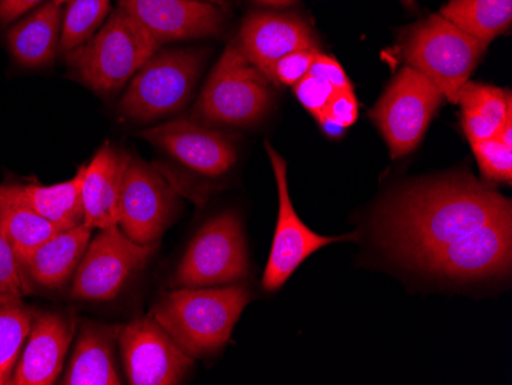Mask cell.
<instances>
[{
  "label": "cell",
  "mask_w": 512,
  "mask_h": 385,
  "mask_svg": "<svg viewBox=\"0 0 512 385\" xmlns=\"http://www.w3.org/2000/svg\"><path fill=\"white\" fill-rule=\"evenodd\" d=\"M321 116L330 117L333 122L345 129L355 125L359 117V105L353 89L352 91H335Z\"/></svg>",
  "instance_id": "d6a6232c"
},
{
  "label": "cell",
  "mask_w": 512,
  "mask_h": 385,
  "mask_svg": "<svg viewBox=\"0 0 512 385\" xmlns=\"http://www.w3.org/2000/svg\"><path fill=\"white\" fill-rule=\"evenodd\" d=\"M76 321L59 312L34 313L25 347L14 367L13 385H51L59 379Z\"/></svg>",
  "instance_id": "e0dca14e"
},
{
  "label": "cell",
  "mask_w": 512,
  "mask_h": 385,
  "mask_svg": "<svg viewBox=\"0 0 512 385\" xmlns=\"http://www.w3.org/2000/svg\"><path fill=\"white\" fill-rule=\"evenodd\" d=\"M59 231H62L59 226L36 212L17 206H0V234L13 247L14 254L22 264L40 244Z\"/></svg>",
  "instance_id": "d4e9b609"
},
{
  "label": "cell",
  "mask_w": 512,
  "mask_h": 385,
  "mask_svg": "<svg viewBox=\"0 0 512 385\" xmlns=\"http://www.w3.org/2000/svg\"><path fill=\"white\" fill-rule=\"evenodd\" d=\"M444 100L436 85L411 66L394 76L370 111L391 157H405L419 146Z\"/></svg>",
  "instance_id": "52a82bcc"
},
{
  "label": "cell",
  "mask_w": 512,
  "mask_h": 385,
  "mask_svg": "<svg viewBox=\"0 0 512 385\" xmlns=\"http://www.w3.org/2000/svg\"><path fill=\"white\" fill-rule=\"evenodd\" d=\"M203 65L200 50L157 51L126 85L120 112L137 122L177 114L191 100Z\"/></svg>",
  "instance_id": "8992f818"
},
{
  "label": "cell",
  "mask_w": 512,
  "mask_h": 385,
  "mask_svg": "<svg viewBox=\"0 0 512 385\" xmlns=\"http://www.w3.org/2000/svg\"><path fill=\"white\" fill-rule=\"evenodd\" d=\"M252 300L244 286L177 287L155 304L151 318L191 358L214 355L230 341Z\"/></svg>",
  "instance_id": "7a4b0ae2"
},
{
  "label": "cell",
  "mask_w": 512,
  "mask_h": 385,
  "mask_svg": "<svg viewBox=\"0 0 512 385\" xmlns=\"http://www.w3.org/2000/svg\"><path fill=\"white\" fill-rule=\"evenodd\" d=\"M157 247L158 243H135L119 226L100 229L89 241L74 274L73 297L92 303L115 300L148 264Z\"/></svg>",
  "instance_id": "9c48e42d"
},
{
  "label": "cell",
  "mask_w": 512,
  "mask_h": 385,
  "mask_svg": "<svg viewBox=\"0 0 512 385\" xmlns=\"http://www.w3.org/2000/svg\"><path fill=\"white\" fill-rule=\"evenodd\" d=\"M43 0H0V25L7 27L36 8Z\"/></svg>",
  "instance_id": "836d02e7"
},
{
  "label": "cell",
  "mask_w": 512,
  "mask_h": 385,
  "mask_svg": "<svg viewBox=\"0 0 512 385\" xmlns=\"http://www.w3.org/2000/svg\"><path fill=\"white\" fill-rule=\"evenodd\" d=\"M143 139L195 174L217 178L237 163V148L223 132L194 119L171 120L143 132Z\"/></svg>",
  "instance_id": "5bb4252c"
},
{
  "label": "cell",
  "mask_w": 512,
  "mask_h": 385,
  "mask_svg": "<svg viewBox=\"0 0 512 385\" xmlns=\"http://www.w3.org/2000/svg\"><path fill=\"white\" fill-rule=\"evenodd\" d=\"M470 143L482 174L488 180L509 185L512 180V146L505 145L499 139Z\"/></svg>",
  "instance_id": "f1b7e54d"
},
{
  "label": "cell",
  "mask_w": 512,
  "mask_h": 385,
  "mask_svg": "<svg viewBox=\"0 0 512 385\" xmlns=\"http://www.w3.org/2000/svg\"><path fill=\"white\" fill-rule=\"evenodd\" d=\"M272 83L241 50L229 43L206 85L201 89L192 119L207 126L246 128L260 122L272 105Z\"/></svg>",
  "instance_id": "5b68a950"
},
{
  "label": "cell",
  "mask_w": 512,
  "mask_h": 385,
  "mask_svg": "<svg viewBox=\"0 0 512 385\" xmlns=\"http://www.w3.org/2000/svg\"><path fill=\"white\" fill-rule=\"evenodd\" d=\"M126 379L131 385L180 384L194 366L151 316L122 326L119 336Z\"/></svg>",
  "instance_id": "4fadbf2b"
},
{
  "label": "cell",
  "mask_w": 512,
  "mask_h": 385,
  "mask_svg": "<svg viewBox=\"0 0 512 385\" xmlns=\"http://www.w3.org/2000/svg\"><path fill=\"white\" fill-rule=\"evenodd\" d=\"M247 59L270 80L279 60L301 50L319 51L306 20L293 14L253 13L243 22L237 39Z\"/></svg>",
  "instance_id": "2e32d148"
},
{
  "label": "cell",
  "mask_w": 512,
  "mask_h": 385,
  "mask_svg": "<svg viewBox=\"0 0 512 385\" xmlns=\"http://www.w3.org/2000/svg\"><path fill=\"white\" fill-rule=\"evenodd\" d=\"M111 0H68L62 17L60 51L82 47L108 19Z\"/></svg>",
  "instance_id": "484cf974"
},
{
  "label": "cell",
  "mask_w": 512,
  "mask_h": 385,
  "mask_svg": "<svg viewBox=\"0 0 512 385\" xmlns=\"http://www.w3.org/2000/svg\"><path fill=\"white\" fill-rule=\"evenodd\" d=\"M292 88L296 99L315 119L324 114L325 108H327L333 93H335L332 86L327 85L312 74L302 77Z\"/></svg>",
  "instance_id": "f546056e"
},
{
  "label": "cell",
  "mask_w": 512,
  "mask_h": 385,
  "mask_svg": "<svg viewBox=\"0 0 512 385\" xmlns=\"http://www.w3.org/2000/svg\"><path fill=\"white\" fill-rule=\"evenodd\" d=\"M463 131L470 142L496 139L503 123L512 116L511 91L468 80L460 89Z\"/></svg>",
  "instance_id": "603a6c76"
},
{
  "label": "cell",
  "mask_w": 512,
  "mask_h": 385,
  "mask_svg": "<svg viewBox=\"0 0 512 385\" xmlns=\"http://www.w3.org/2000/svg\"><path fill=\"white\" fill-rule=\"evenodd\" d=\"M177 195L154 165L131 158L120 198L119 228L135 243H158L171 226Z\"/></svg>",
  "instance_id": "7c38bea8"
},
{
  "label": "cell",
  "mask_w": 512,
  "mask_h": 385,
  "mask_svg": "<svg viewBox=\"0 0 512 385\" xmlns=\"http://www.w3.org/2000/svg\"><path fill=\"white\" fill-rule=\"evenodd\" d=\"M56 2H59V4L65 5L68 0H56Z\"/></svg>",
  "instance_id": "f35d334b"
},
{
  "label": "cell",
  "mask_w": 512,
  "mask_h": 385,
  "mask_svg": "<svg viewBox=\"0 0 512 385\" xmlns=\"http://www.w3.org/2000/svg\"><path fill=\"white\" fill-rule=\"evenodd\" d=\"M30 292L25 267L0 234V306L20 303Z\"/></svg>",
  "instance_id": "83f0119b"
},
{
  "label": "cell",
  "mask_w": 512,
  "mask_h": 385,
  "mask_svg": "<svg viewBox=\"0 0 512 385\" xmlns=\"http://www.w3.org/2000/svg\"><path fill=\"white\" fill-rule=\"evenodd\" d=\"M63 5L48 0L8 30L7 45L14 62L25 68L50 65L60 51Z\"/></svg>",
  "instance_id": "44dd1931"
},
{
  "label": "cell",
  "mask_w": 512,
  "mask_h": 385,
  "mask_svg": "<svg viewBox=\"0 0 512 385\" xmlns=\"http://www.w3.org/2000/svg\"><path fill=\"white\" fill-rule=\"evenodd\" d=\"M488 43L433 14L411 25L401 37V54L407 66L424 74L445 100L457 103L460 89L470 80Z\"/></svg>",
  "instance_id": "277c9868"
},
{
  "label": "cell",
  "mask_w": 512,
  "mask_h": 385,
  "mask_svg": "<svg viewBox=\"0 0 512 385\" xmlns=\"http://www.w3.org/2000/svg\"><path fill=\"white\" fill-rule=\"evenodd\" d=\"M91 235L92 229L83 223L57 232L23 264L28 277L46 289L62 287L76 274Z\"/></svg>",
  "instance_id": "7402d4cb"
},
{
  "label": "cell",
  "mask_w": 512,
  "mask_h": 385,
  "mask_svg": "<svg viewBox=\"0 0 512 385\" xmlns=\"http://www.w3.org/2000/svg\"><path fill=\"white\" fill-rule=\"evenodd\" d=\"M256 2L270 5V7H287V5H292L295 0H256Z\"/></svg>",
  "instance_id": "d590c367"
},
{
  "label": "cell",
  "mask_w": 512,
  "mask_h": 385,
  "mask_svg": "<svg viewBox=\"0 0 512 385\" xmlns=\"http://www.w3.org/2000/svg\"><path fill=\"white\" fill-rule=\"evenodd\" d=\"M33 320L34 312L22 301L0 306V385L11 384Z\"/></svg>",
  "instance_id": "4316f807"
},
{
  "label": "cell",
  "mask_w": 512,
  "mask_h": 385,
  "mask_svg": "<svg viewBox=\"0 0 512 385\" xmlns=\"http://www.w3.org/2000/svg\"><path fill=\"white\" fill-rule=\"evenodd\" d=\"M204 2H209V4H214L221 8H224L227 5V0H204Z\"/></svg>",
  "instance_id": "8d00e7d4"
},
{
  "label": "cell",
  "mask_w": 512,
  "mask_h": 385,
  "mask_svg": "<svg viewBox=\"0 0 512 385\" xmlns=\"http://www.w3.org/2000/svg\"><path fill=\"white\" fill-rule=\"evenodd\" d=\"M440 16L490 45L511 30L512 0H448Z\"/></svg>",
  "instance_id": "cb8c5ba5"
},
{
  "label": "cell",
  "mask_w": 512,
  "mask_h": 385,
  "mask_svg": "<svg viewBox=\"0 0 512 385\" xmlns=\"http://www.w3.org/2000/svg\"><path fill=\"white\" fill-rule=\"evenodd\" d=\"M318 123L319 126H321L322 131L325 132V134L329 135V137H332V139H338V137H341L342 134L345 132V128H342L341 125H338V123L333 122L330 117L327 116H321L318 117Z\"/></svg>",
  "instance_id": "e575fe53"
},
{
  "label": "cell",
  "mask_w": 512,
  "mask_h": 385,
  "mask_svg": "<svg viewBox=\"0 0 512 385\" xmlns=\"http://www.w3.org/2000/svg\"><path fill=\"white\" fill-rule=\"evenodd\" d=\"M80 185H82V168L77 171L76 177L56 185H39V183L0 185V206L28 209L50 220L60 229L73 228L83 223Z\"/></svg>",
  "instance_id": "d6986e66"
},
{
  "label": "cell",
  "mask_w": 512,
  "mask_h": 385,
  "mask_svg": "<svg viewBox=\"0 0 512 385\" xmlns=\"http://www.w3.org/2000/svg\"><path fill=\"white\" fill-rule=\"evenodd\" d=\"M266 151L272 163L278 188V220H276L275 235L272 249L263 275V287L267 292L281 289L289 278L295 274L310 255L321 251L322 247L341 241L356 240V234L341 235V237H325L316 234L298 217L287 186V162L266 142Z\"/></svg>",
  "instance_id": "8fae6325"
},
{
  "label": "cell",
  "mask_w": 512,
  "mask_h": 385,
  "mask_svg": "<svg viewBox=\"0 0 512 385\" xmlns=\"http://www.w3.org/2000/svg\"><path fill=\"white\" fill-rule=\"evenodd\" d=\"M160 43L138 20L117 8L82 47L66 53L74 77L100 94L125 88Z\"/></svg>",
  "instance_id": "3957f363"
},
{
  "label": "cell",
  "mask_w": 512,
  "mask_h": 385,
  "mask_svg": "<svg viewBox=\"0 0 512 385\" xmlns=\"http://www.w3.org/2000/svg\"><path fill=\"white\" fill-rule=\"evenodd\" d=\"M511 263L512 217H505L424 255L413 267L453 280H479L508 274Z\"/></svg>",
  "instance_id": "30bf717a"
},
{
  "label": "cell",
  "mask_w": 512,
  "mask_h": 385,
  "mask_svg": "<svg viewBox=\"0 0 512 385\" xmlns=\"http://www.w3.org/2000/svg\"><path fill=\"white\" fill-rule=\"evenodd\" d=\"M131 158L128 152L105 143L88 165L82 166L83 224L92 231L119 226L120 198Z\"/></svg>",
  "instance_id": "ac0fdd59"
},
{
  "label": "cell",
  "mask_w": 512,
  "mask_h": 385,
  "mask_svg": "<svg viewBox=\"0 0 512 385\" xmlns=\"http://www.w3.org/2000/svg\"><path fill=\"white\" fill-rule=\"evenodd\" d=\"M402 4L408 8H416V0H401Z\"/></svg>",
  "instance_id": "74e56055"
},
{
  "label": "cell",
  "mask_w": 512,
  "mask_h": 385,
  "mask_svg": "<svg viewBox=\"0 0 512 385\" xmlns=\"http://www.w3.org/2000/svg\"><path fill=\"white\" fill-rule=\"evenodd\" d=\"M249 270L243 224L234 212L207 221L184 252L172 286H229L243 280Z\"/></svg>",
  "instance_id": "ba28073f"
},
{
  "label": "cell",
  "mask_w": 512,
  "mask_h": 385,
  "mask_svg": "<svg viewBox=\"0 0 512 385\" xmlns=\"http://www.w3.org/2000/svg\"><path fill=\"white\" fill-rule=\"evenodd\" d=\"M321 51L301 50L279 60L273 73V85L293 86L310 73L316 54Z\"/></svg>",
  "instance_id": "4dcf8cb0"
},
{
  "label": "cell",
  "mask_w": 512,
  "mask_h": 385,
  "mask_svg": "<svg viewBox=\"0 0 512 385\" xmlns=\"http://www.w3.org/2000/svg\"><path fill=\"white\" fill-rule=\"evenodd\" d=\"M122 326L86 321L69 361L63 385H120L122 378L115 366V346Z\"/></svg>",
  "instance_id": "ffe728a7"
},
{
  "label": "cell",
  "mask_w": 512,
  "mask_h": 385,
  "mask_svg": "<svg viewBox=\"0 0 512 385\" xmlns=\"http://www.w3.org/2000/svg\"><path fill=\"white\" fill-rule=\"evenodd\" d=\"M505 217H512L511 200L471 175H451L396 195L379 212L376 235L394 258L413 266L439 247Z\"/></svg>",
  "instance_id": "6da1fadb"
},
{
  "label": "cell",
  "mask_w": 512,
  "mask_h": 385,
  "mask_svg": "<svg viewBox=\"0 0 512 385\" xmlns=\"http://www.w3.org/2000/svg\"><path fill=\"white\" fill-rule=\"evenodd\" d=\"M309 74L332 86L335 91H352L353 89L347 73L335 57L325 56L322 53L316 54Z\"/></svg>",
  "instance_id": "1f68e13d"
},
{
  "label": "cell",
  "mask_w": 512,
  "mask_h": 385,
  "mask_svg": "<svg viewBox=\"0 0 512 385\" xmlns=\"http://www.w3.org/2000/svg\"><path fill=\"white\" fill-rule=\"evenodd\" d=\"M119 7L160 45L217 36L223 30V11L204 0H120Z\"/></svg>",
  "instance_id": "9a60e30c"
}]
</instances>
